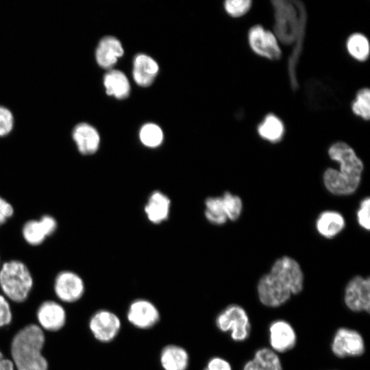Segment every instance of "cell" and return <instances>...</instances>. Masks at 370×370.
I'll return each instance as SVG.
<instances>
[{
  "label": "cell",
  "instance_id": "d4e9b609",
  "mask_svg": "<svg viewBox=\"0 0 370 370\" xmlns=\"http://www.w3.org/2000/svg\"><path fill=\"white\" fill-rule=\"evenodd\" d=\"M345 48L348 54L358 62H365L369 57V40L362 33L351 34L346 39Z\"/></svg>",
  "mask_w": 370,
  "mask_h": 370
},
{
  "label": "cell",
  "instance_id": "83f0119b",
  "mask_svg": "<svg viewBox=\"0 0 370 370\" xmlns=\"http://www.w3.org/2000/svg\"><path fill=\"white\" fill-rule=\"evenodd\" d=\"M253 360L262 370H282L279 357L268 348H262L256 351Z\"/></svg>",
  "mask_w": 370,
  "mask_h": 370
},
{
  "label": "cell",
  "instance_id": "8d00e7d4",
  "mask_svg": "<svg viewBox=\"0 0 370 370\" xmlns=\"http://www.w3.org/2000/svg\"><path fill=\"white\" fill-rule=\"evenodd\" d=\"M0 370H14V365L12 360L5 358L0 352Z\"/></svg>",
  "mask_w": 370,
  "mask_h": 370
},
{
  "label": "cell",
  "instance_id": "e0dca14e",
  "mask_svg": "<svg viewBox=\"0 0 370 370\" xmlns=\"http://www.w3.org/2000/svg\"><path fill=\"white\" fill-rule=\"evenodd\" d=\"M72 137L78 151L83 155L93 154L99 149V134L94 127L88 123L77 125L73 129Z\"/></svg>",
  "mask_w": 370,
  "mask_h": 370
},
{
  "label": "cell",
  "instance_id": "f1b7e54d",
  "mask_svg": "<svg viewBox=\"0 0 370 370\" xmlns=\"http://www.w3.org/2000/svg\"><path fill=\"white\" fill-rule=\"evenodd\" d=\"M141 143L148 147H158L163 140V132L161 128L154 123H146L139 133Z\"/></svg>",
  "mask_w": 370,
  "mask_h": 370
},
{
  "label": "cell",
  "instance_id": "4316f807",
  "mask_svg": "<svg viewBox=\"0 0 370 370\" xmlns=\"http://www.w3.org/2000/svg\"><path fill=\"white\" fill-rule=\"evenodd\" d=\"M351 110L354 115L365 121L370 119V90L367 87L359 89L351 103Z\"/></svg>",
  "mask_w": 370,
  "mask_h": 370
},
{
  "label": "cell",
  "instance_id": "e575fe53",
  "mask_svg": "<svg viewBox=\"0 0 370 370\" xmlns=\"http://www.w3.org/2000/svg\"><path fill=\"white\" fill-rule=\"evenodd\" d=\"M14 214V208L10 202L0 196V226Z\"/></svg>",
  "mask_w": 370,
  "mask_h": 370
},
{
  "label": "cell",
  "instance_id": "5bb4252c",
  "mask_svg": "<svg viewBox=\"0 0 370 370\" xmlns=\"http://www.w3.org/2000/svg\"><path fill=\"white\" fill-rule=\"evenodd\" d=\"M57 227L56 219L51 215L45 214L39 219H32L25 222L22 227V236L29 245L36 246L51 236Z\"/></svg>",
  "mask_w": 370,
  "mask_h": 370
},
{
  "label": "cell",
  "instance_id": "4dcf8cb0",
  "mask_svg": "<svg viewBox=\"0 0 370 370\" xmlns=\"http://www.w3.org/2000/svg\"><path fill=\"white\" fill-rule=\"evenodd\" d=\"M224 9L232 17H241L246 14L251 8V0H227L224 2Z\"/></svg>",
  "mask_w": 370,
  "mask_h": 370
},
{
  "label": "cell",
  "instance_id": "7c38bea8",
  "mask_svg": "<svg viewBox=\"0 0 370 370\" xmlns=\"http://www.w3.org/2000/svg\"><path fill=\"white\" fill-rule=\"evenodd\" d=\"M84 283L81 277L71 271H62L56 277L54 291L57 297L64 302H75L84 293Z\"/></svg>",
  "mask_w": 370,
  "mask_h": 370
},
{
  "label": "cell",
  "instance_id": "7402d4cb",
  "mask_svg": "<svg viewBox=\"0 0 370 370\" xmlns=\"http://www.w3.org/2000/svg\"><path fill=\"white\" fill-rule=\"evenodd\" d=\"M170 200L159 191L153 192L149 197L145 211L150 221L160 223L166 220L169 215Z\"/></svg>",
  "mask_w": 370,
  "mask_h": 370
},
{
  "label": "cell",
  "instance_id": "8fae6325",
  "mask_svg": "<svg viewBox=\"0 0 370 370\" xmlns=\"http://www.w3.org/2000/svg\"><path fill=\"white\" fill-rule=\"evenodd\" d=\"M121 327L119 317L108 310L96 312L90 318L89 328L94 337L100 342L108 343L114 340Z\"/></svg>",
  "mask_w": 370,
  "mask_h": 370
},
{
  "label": "cell",
  "instance_id": "277c9868",
  "mask_svg": "<svg viewBox=\"0 0 370 370\" xmlns=\"http://www.w3.org/2000/svg\"><path fill=\"white\" fill-rule=\"evenodd\" d=\"M45 341L43 331L36 324L18 331L11 343L14 367L17 370H47V361L41 353Z\"/></svg>",
  "mask_w": 370,
  "mask_h": 370
},
{
  "label": "cell",
  "instance_id": "44dd1931",
  "mask_svg": "<svg viewBox=\"0 0 370 370\" xmlns=\"http://www.w3.org/2000/svg\"><path fill=\"white\" fill-rule=\"evenodd\" d=\"M257 133L260 138L269 143L281 141L285 133L282 119L273 113L267 114L257 125Z\"/></svg>",
  "mask_w": 370,
  "mask_h": 370
},
{
  "label": "cell",
  "instance_id": "8992f818",
  "mask_svg": "<svg viewBox=\"0 0 370 370\" xmlns=\"http://www.w3.org/2000/svg\"><path fill=\"white\" fill-rule=\"evenodd\" d=\"M216 325L223 332L230 331L235 341H244L249 336L251 325L246 311L241 306L231 304L217 317Z\"/></svg>",
  "mask_w": 370,
  "mask_h": 370
},
{
  "label": "cell",
  "instance_id": "30bf717a",
  "mask_svg": "<svg viewBox=\"0 0 370 370\" xmlns=\"http://www.w3.org/2000/svg\"><path fill=\"white\" fill-rule=\"evenodd\" d=\"M365 342L361 334L356 330L341 328L333 338L332 353L338 358L360 356L365 352Z\"/></svg>",
  "mask_w": 370,
  "mask_h": 370
},
{
  "label": "cell",
  "instance_id": "9c48e42d",
  "mask_svg": "<svg viewBox=\"0 0 370 370\" xmlns=\"http://www.w3.org/2000/svg\"><path fill=\"white\" fill-rule=\"evenodd\" d=\"M344 301L353 312H370V279L356 275L351 279L345 289Z\"/></svg>",
  "mask_w": 370,
  "mask_h": 370
},
{
  "label": "cell",
  "instance_id": "ffe728a7",
  "mask_svg": "<svg viewBox=\"0 0 370 370\" xmlns=\"http://www.w3.org/2000/svg\"><path fill=\"white\" fill-rule=\"evenodd\" d=\"M160 362L164 370H186L189 365V355L184 347L169 345L162 349Z\"/></svg>",
  "mask_w": 370,
  "mask_h": 370
},
{
  "label": "cell",
  "instance_id": "cb8c5ba5",
  "mask_svg": "<svg viewBox=\"0 0 370 370\" xmlns=\"http://www.w3.org/2000/svg\"><path fill=\"white\" fill-rule=\"evenodd\" d=\"M345 226L343 216L334 211L322 212L317 221L318 232L323 236L332 238L338 234Z\"/></svg>",
  "mask_w": 370,
  "mask_h": 370
},
{
  "label": "cell",
  "instance_id": "52a82bcc",
  "mask_svg": "<svg viewBox=\"0 0 370 370\" xmlns=\"http://www.w3.org/2000/svg\"><path fill=\"white\" fill-rule=\"evenodd\" d=\"M247 37L251 50L257 56L272 61L281 58L280 45L272 31L256 24L249 28Z\"/></svg>",
  "mask_w": 370,
  "mask_h": 370
},
{
  "label": "cell",
  "instance_id": "836d02e7",
  "mask_svg": "<svg viewBox=\"0 0 370 370\" xmlns=\"http://www.w3.org/2000/svg\"><path fill=\"white\" fill-rule=\"evenodd\" d=\"M12 319L10 304L5 297L0 294V328L10 324Z\"/></svg>",
  "mask_w": 370,
  "mask_h": 370
},
{
  "label": "cell",
  "instance_id": "d6a6232c",
  "mask_svg": "<svg viewBox=\"0 0 370 370\" xmlns=\"http://www.w3.org/2000/svg\"><path fill=\"white\" fill-rule=\"evenodd\" d=\"M369 210L370 199L368 197L362 201L360 205V208L358 209L357 212V217L359 225L367 230H369L370 229Z\"/></svg>",
  "mask_w": 370,
  "mask_h": 370
},
{
  "label": "cell",
  "instance_id": "6da1fadb",
  "mask_svg": "<svg viewBox=\"0 0 370 370\" xmlns=\"http://www.w3.org/2000/svg\"><path fill=\"white\" fill-rule=\"evenodd\" d=\"M303 285L304 274L299 263L288 256H283L260 279L257 286L258 298L266 306L278 307L292 295L299 293Z\"/></svg>",
  "mask_w": 370,
  "mask_h": 370
},
{
  "label": "cell",
  "instance_id": "74e56055",
  "mask_svg": "<svg viewBox=\"0 0 370 370\" xmlns=\"http://www.w3.org/2000/svg\"><path fill=\"white\" fill-rule=\"evenodd\" d=\"M243 370H262L261 368L254 360L248 361L244 366Z\"/></svg>",
  "mask_w": 370,
  "mask_h": 370
},
{
  "label": "cell",
  "instance_id": "2e32d148",
  "mask_svg": "<svg viewBox=\"0 0 370 370\" xmlns=\"http://www.w3.org/2000/svg\"><path fill=\"white\" fill-rule=\"evenodd\" d=\"M37 319L42 328L52 332L58 331L65 324L66 312L58 303L46 301L38 308Z\"/></svg>",
  "mask_w": 370,
  "mask_h": 370
},
{
  "label": "cell",
  "instance_id": "484cf974",
  "mask_svg": "<svg viewBox=\"0 0 370 370\" xmlns=\"http://www.w3.org/2000/svg\"><path fill=\"white\" fill-rule=\"evenodd\" d=\"M205 215L215 225H222L227 220V211L222 197H209L206 199Z\"/></svg>",
  "mask_w": 370,
  "mask_h": 370
},
{
  "label": "cell",
  "instance_id": "7a4b0ae2",
  "mask_svg": "<svg viewBox=\"0 0 370 370\" xmlns=\"http://www.w3.org/2000/svg\"><path fill=\"white\" fill-rule=\"evenodd\" d=\"M330 158L339 163V171L329 168L323 174L326 188L336 195H347L357 189L363 163L347 143L337 141L328 149Z\"/></svg>",
  "mask_w": 370,
  "mask_h": 370
},
{
  "label": "cell",
  "instance_id": "d590c367",
  "mask_svg": "<svg viewBox=\"0 0 370 370\" xmlns=\"http://www.w3.org/2000/svg\"><path fill=\"white\" fill-rule=\"evenodd\" d=\"M204 370H232V367L226 360L213 357L208 362Z\"/></svg>",
  "mask_w": 370,
  "mask_h": 370
},
{
  "label": "cell",
  "instance_id": "1f68e13d",
  "mask_svg": "<svg viewBox=\"0 0 370 370\" xmlns=\"http://www.w3.org/2000/svg\"><path fill=\"white\" fill-rule=\"evenodd\" d=\"M14 118L12 112L7 108L0 106V136L8 135L12 130Z\"/></svg>",
  "mask_w": 370,
  "mask_h": 370
},
{
  "label": "cell",
  "instance_id": "3957f363",
  "mask_svg": "<svg viewBox=\"0 0 370 370\" xmlns=\"http://www.w3.org/2000/svg\"><path fill=\"white\" fill-rule=\"evenodd\" d=\"M273 32L280 44L293 45L301 36L306 35L307 10L299 0H273Z\"/></svg>",
  "mask_w": 370,
  "mask_h": 370
},
{
  "label": "cell",
  "instance_id": "ba28073f",
  "mask_svg": "<svg viewBox=\"0 0 370 370\" xmlns=\"http://www.w3.org/2000/svg\"><path fill=\"white\" fill-rule=\"evenodd\" d=\"M306 103L311 110H321L336 108L340 99L334 87L329 82L310 78L304 89Z\"/></svg>",
  "mask_w": 370,
  "mask_h": 370
},
{
  "label": "cell",
  "instance_id": "f546056e",
  "mask_svg": "<svg viewBox=\"0 0 370 370\" xmlns=\"http://www.w3.org/2000/svg\"><path fill=\"white\" fill-rule=\"evenodd\" d=\"M221 197L225 206L227 219L236 220L241 215L243 208L241 198L230 192H225Z\"/></svg>",
  "mask_w": 370,
  "mask_h": 370
},
{
  "label": "cell",
  "instance_id": "ac0fdd59",
  "mask_svg": "<svg viewBox=\"0 0 370 370\" xmlns=\"http://www.w3.org/2000/svg\"><path fill=\"white\" fill-rule=\"evenodd\" d=\"M124 51L120 41L113 36L103 38L96 49L95 58L102 68L110 69L123 55Z\"/></svg>",
  "mask_w": 370,
  "mask_h": 370
},
{
  "label": "cell",
  "instance_id": "603a6c76",
  "mask_svg": "<svg viewBox=\"0 0 370 370\" xmlns=\"http://www.w3.org/2000/svg\"><path fill=\"white\" fill-rule=\"evenodd\" d=\"M103 85L108 95L125 99L130 94V86L126 75L118 70H111L103 77Z\"/></svg>",
  "mask_w": 370,
  "mask_h": 370
},
{
  "label": "cell",
  "instance_id": "4fadbf2b",
  "mask_svg": "<svg viewBox=\"0 0 370 370\" xmlns=\"http://www.w3.org/2000/svg\"><path fill=\"white\" fill-rule=\"evenodd\" d=\"M127 319L132 325L138 329H149L157 323L160 313L151 301L138 299L130 304Z\"/></svg>",
  "mask_w": 370,
  "mask_h": 370
},
{
  "label": "cell",
  "instance_id": "9a60e30c",
  "mask_svg": "<svg viewBox=\"0 0 370 370\" xmlns=\"http://www.w3.org/2000/svg\"><path fill=\"white\" fill-rule=\"evenodd\" d=\"M296 340L295 330L288 322L278 320L270 325L269 341L275 351L282 353L293 349Z\"/></svg>",
  "mask_w": 370,
  "mask_h": 370
},
{
  "label": "cell",
  "instance_id": "d6986e66",
  "mask_svg": "<svg viewBox=\"0 0 370 370\" xmlns=\"http://www.w3.org/2000/svg\"><path fill=\"white\" fill-rule=\"evenodd\" d=\"M158 69L157 62L152 58L145 54H138L134 60V79L140 86H149L154 80Z\"/></svg>",
  "mask_w": 370,
  "mask_h": 370
},
{
  "label": "cell",
  "instance_id": "5b68a950",
  "mask_svg": "<svg viewBox=\"0 0 370 370\" xmlns=\"http://www.w3.org/2000/svg\"><path fill=\"white\" fill-rule=\"evenodd\" d=\"M32 275L26 264L18 260H11L0 269V287L4 295L15 302H23L33 286Z\"/></svg>",
  "mask_w": 370,
  "mask_h": 370
}]
</instances>
